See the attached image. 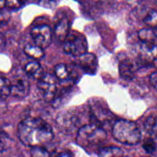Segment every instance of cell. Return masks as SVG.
<instances>
[{
  "mask_svg": "<svg viewBox=\"0 0 157 157\" xmlns=\"http://www.w3.org/2000/svg\"><path fill=\"white\" fill-rule=\"evenodd\" d=\"M20 142L28 147L43 145L54 137L51 126L44 120L37 117H27L20 121L17 129Z\"/></svg>",
  "mask_w": 157,
  "mask_h": 157,
  "instance_id": "1",
  "label": "cell"
},
{
  "mask_svg": "<svg viewBox=\"0 0 157 157\" xmlns=\"http://www.w3.org/2000/svg\"><path fill=\"white\" fill-rule=\"evenodd\" d=\"M112 135L119 142L130 145L139 143L142 137L138 126L132 121L123 119L118 120L114 123Z\"/></svg>",
  "mask_w": 157,
  "mask_h": 157,
  "instance_id": "2",
  "label": "cell"
},
{
  "mask_svg": "<svg viewBox=\"0 0 157 157\" xmlns=\"http://www.w3.org/2000/svg\"><path fill=\"white\" fill-rule=\"evenodd\" d=\"M107 132L97 124H85L78 128L76 136L78 145L83 147L98 145L105 140Z\"/></svg>",
  "mask_w": 157,
  "mask_h": 157,
  "instance_id": "3",
  "label": "cell"
},
{
  "mask_svg": "<svg viewBox=\"0 0 157 157\" xmlns=\"http://www.w3.org/2000/svg\"><path fill=\"white\" fill-rule=\"evenodd\" d=\"M63 42V50L68 55L75 57L87 52L88 43L86 39L80 33L69 31Z\"/></svg>",
  "mask_w": 157,
  "mask_h": 157,
  "instance_id": "4",
  "label": "cell"
},
{
  "mask_svg": "<svg viewBox=\"0 0 157 157\" xmlns=\"http://www.w3.org/2000/svg\"><path fill=\"white\" fill-rule=\"evenodd\" d=\"M58 80L55 75L50 74H44L38 80V88L42 92L45 101L53 102L56 100L58 94Z\"/></svg>",
  "mask_w": 157,
  "mask_h": 157,
  "instance_id": "5",
  "label": "cell"
},
{
  "mask_svg": "<svg viewBox=\"0 0 157 157\" xmlns=\"http://www.w3.org/2000/svg\"><path fill=\"white\" fill-rule=\"evenodd\" d=\"M11 95L17 98H25L29 93L30 83L27 77L23 74H18L9 80Z\"/></svg>",
  "mask_w": 157,
  "mask_h": 157,
  "instance_id": "6",
  "label": "cell"
},
{
  "mask_svg": "<svg viewBox=\"0 0 157 157\" xmlns=\"http://www.w3.org/2000/svg\"><path fill=\"white\" fill-rule=\"evenodd\" d=\"M34 44L43 49L47 48L52 40V31L47 25H40L33 27L30 32Z\"/></svg>",
  "mask_w": 157,
  "mask_h": 157,
  "instance_id": "7",
  "label": "cell"
},
{
  "mask_svg": "<svg viewBox=\"0 0 157 157\" xmlns=\"http://www.w3.org/2000/svg\"><path fill=\"white\" fill-rule=\"evenodd\" d=\"M74 64L85 72L90 74H95L98 66L96 56L94 54L87 52L75 56Z\"/></svg>",
  "mask_w": 157,
  "mask_h": 157,
  "instance_id": "8",
  "label": "cell"
},
{
  "mask_svg": "<svg viewBox=\"0 0 157 157\" xmlns=\"http://www.w3.org/2000/svg\"><path fill=\"white\" fill-rule=\"evenodd\" d=\"M119 72L122 78L126 80H131L134 77L136 66L130 59H123L119 64Z\"/></svg>",
  "mask_w": 157,
  "mask_h": 157,
  "instance_id": "9",
  "label": "cell"
},
{
  "mask_svg": "<svg viewBox=\"0 0 157 157\" xmlns=\"http://www.w3.org/2000/svg\"><path fill=\"white\" fill-rule=\"evenodd\" d=\"M58 120L59 121V125H61L63 127H64L65 128H77L79 127L81 121L78 117L75 114V113H74V112H64L59 118L58 117Z\"/></svg>",
  "mask_w": 157,
  "mask_h": 157,
  "instance_id": "10",
  "label": "cell"
},
{
  "mask_svg": "<svg viewBox=\"0 0 157 157\" xmlns=\"http://www.w3.org/2000/svg\"><path fill=\"white\" fill-rule=\"evenodd\" d=\"M69 33V23L67 18L63 17L58 20L54 28V33L58 39L64 41Z\"/></svg>",
  "mask_w": 157,
  "mask_h": 157,
  "instance_id": "11",
  "label": "cell"
},
{
  "mask_svg": "<svg viewBox=\"0 0 157 157\" xmlns=\"http://www.w3.org/2000/svg\"><path fill=\"white\" fill-rule=\"evenodd\" d=\"M25 72L33 78L39 80L44 74V70L39 63L36 61L28 62L25 66Z\"/></svg>",
  "mask_w": 157,
  "mask_h": 157,
  "instance_id": "12",
  "label": "cell"
},
{
  "mask_svg": "<svg viewBox=\"0 0 157 157\" xmlns=\"http://www.w3.org/2000/svg\"><path fill=\"white\" fill-rule=\"evenodd\" d=\"M55 76L61 82L69 81L72 77V69L64 63H60L55 66L54 69Z\"/></svg>",
  "mask_w": 157,
  "mask_h": 157,
  "instance_id": "13",
  "label": "cell"
},
{
  "mask_svg": "<svg viewBox=\"0 0 157 157\" xmlns=\"http://www.w3.org/2000/svg\"><path fill=\"white\" fill-rule=\"evenodd\" d=\"M23 51L26 55L34 59H39L44 56V49L35 44H27L24 47Z\"/></svg>",
  "mask_w": 157,
  "mask_h": 157,
  "instance_id": "14",
  "label": "cell"
},
{
  "mask_svg": "<svg viewBox=\"0 0 157 157\" xmlns=\"http://www.w3.org/2000/svg\"><path fill=\"white\" fill-rule=\"evenodd\" d=\"M99 156L102 157L122 156L123 151L119 147L115 146H109L101 148L99 151Z\"/></svg>",
  "mask_w": 157,
  "mask_h": 157,
  "instance_id": "15",
  "label": "cell"
},
{
  "mask_svg": "<svg viewBox=\"0 0 157 157\" xmlns=\"http://www.w3.org/2000/svg\"><path fill=\"white\" fill-rule=\"evenodd\" d=\"M144 129L145 131L152 137L156 136V118L155 116L150 115L144 121Z\"/></svg>",
  "mask_w": 157,
  "mask_h": 157,
  "instance_id": "16",
  "label": "cell"
},
{
  "mask_svg": "<svg viewBox=\"0 0 157 157\" xmlns=\"http://www.w3.org/2000/svg\"><path fill=\"white\" fill-rule=\"evenodd\" d=\"M10 94L9 79L0 77V99H6Z\"/></svg>",
  "mask_w": 157,
  "mask_h": 157,
  "instance_id": "17",
  "label": "cell"
},
{
  "mask_svg": "<svg viewBox=\"0 0 157 157\" xmlns=\"http://www.w3.org/2000/svg\"><path fill=\"white\" fill-rule=\"evenodd\" d=\"M143 21L144 23L151 28H155L157 22V14L155 10H151L144 17Z\"/></svg>",
  "mask_w": 157,
  "mask_h": 157,
  "instance_id": "18",
  "label": "cell"
},
{
  "mask_svg": "<svg viewBox=\"0 0 157 157\" xmlns=\"http://www.w3.org/2000/svg\"><path fill=\"white\" fill-rule=\"evenodd\" d=\"M30 153L34 157H45L48 156L50 153L42 145H36L31 147Z\"/></svg>",
  "mask_w": 157,
  "mask_h": 157,
  "instance_id": "19",
  "label": "cell"
},
{
  "mask_svg": "<svg viewBox=\"0 0 157 157\" xmlns=\"http://www.w3.org/2000/svg\"><path fill=\"white\" fill-rule=\"evenodd\" d=\"M142 147L146 153L149 154H153L155 153L156 151V143L153 137L146 139L143 142Z\"/></svg>",
  "mask_w": 157,
  "mask_h": 157,
  "instance_id": "20",
  "label": "cell"
},
{
  "mask_svg": "<svg viewBox=\"0 0 157 157\" xmlns=\"http://www.w3.org/2000/svg\"><path fill=\"white\" fill-rule=\"evenodd\" d=\"M10 144V139L3 131H0V152L6 150Z\"/></svg>",
  "mask_w": 157,
  "mask_h": 157,
  "instance_id": "21",
  "label": "cell"
},
{
  "mask_svg": "<svg viewBox=\"0 0 157 157\" xmlns=\"http://www.w3.org/2000/svg\"><path fill=\"white\" fill-rule=\"evenodd\" d=\"M25 0H5V7L11 9H17L21 7Z\"/></svg>",
  "mask_w": 157,
  "mask_h": 157,
  "instance_id": "22",
  "label": "cell"
},
{
  "mask_svg": "<svg viewBox=\"0 0 157 157\" xmlns=\"http://www.w3.org/2000/svg\"><path fill=\"white\" fill-rule=\"evenodd\" d=\"M4 8L0 9V26L8 23L11 17L10 12Z\"/></svg>",
  "mask_w": 157,
  "mask_h": 157,
  "instance_id": "23",
  "label": "cell"
},
{
  "mask_svg": "<svg viewBox=\"0 0 157 157\" xmlns=\"http://www.w3.org/2000/svg\"><path fill=\"white\" fill-rule=\"evenodd\" d=\"M58 0H39L40 4L45 7H52L56 5Z\"/></svg>",
  "mask_w": 157,
  "mask_h": 157,
  "instance_id": "24",
  "label": "cell"
},
{
  "mask_svg": "<svg viewBox=\"0 0 157 157\" xmlns=\"http://www.w3.org/2000/svg\"><path fill=\"white\" fill-rule=\"evenodd\" d=\"M149 80H150V83H151V85L155 88H156V85H157V76H156V72L155 71L154 72H153L149 78Z\"/></svg>",
  "mask_w": 157,
  "mask_h": 157,
  "instance_id": "25",
  "label": "cell"
},
{
  "mask_svg": "<svg viewBox=\"0 0 157 157\" xmlns=\"http://www.w3.org/2000/svg\"><path fill=\"white\" fill-rule=\"evenodd\" d=\"M6 39L5 36L0 33V52H2L6 47Z\"/></svg>",
  "mask_w": 157,
  "mask_h": 157,
  "instance_id": "26",
  "label": "cell"
},
{
  "mask_svg": "<svg viewBox=\"0 0 157 157\" xmlns=\"http://www.w3.org/2000/svg\"><path fill=\"white\" fill-rule=\"evenodd\" d=\"M5 7V0H0V9Z\"/></svg>",
  "mask_w": 157,
  "mask_h": 157,
  "instance_id": "27",
  "label": "cell"
},
{
  "mask_svg": "<svg viewBox=\"0 0 157 157\" xmlns=\"http://www.w3.org/2000/svg\"><path fill=\"white\" fill-rule=\"evenodd\" d=\"M75 1H78V2H82V1H85V0H75Z\"/></svg>",
  "mask_w": 157,
  "mask_h": 157,
  "instance_id": "28",
  "label": "cell"
},
{
  "mask_svg": "<svg viewBox=\"0 0 157 157\" xmlns=\"http://www.w3.org/2000/svg\"><path fill=\"white\" fill-rule=\"evenodd\" d=\"M2 129H1L0 128V131H2Z\"/></svg>",
  "mask_w": 157,
  "mask_h": 157,
  "instance_id": "29",
  "label": "cell"
}]
</instances>
